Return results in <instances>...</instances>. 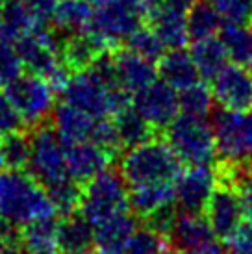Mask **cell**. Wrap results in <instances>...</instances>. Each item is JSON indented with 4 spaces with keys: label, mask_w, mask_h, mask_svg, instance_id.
<instances>
[{
    "label": "cell",
    "mask_w": 252,
    "mask_h": 254,
    "mask_svg": "<svg viewBox=\"0 0 252 254\" xmlns=\"http://www.w3.org/2000/svg\"><path fill=\"white\" fill-rule=\"evenodd\" d=\"M0 254H22L21 249L13 247V245H6V243H0Z\"/></svg>",
    "instance_id": "obj_44"
},
{
    "label": "cell",
    "mask_w": 252,
    "mask_h": 254,
    "mask_svg": "<svg viewBox=\"0 0 252 254\" xmlns=\"http://www.w3.org/2000/svg\"><path fill=\"white\" fill-rule=\"evenodd\" d=\"M126 2H130V4H133L135 7H139L141 11L145 13V19H147V6H148V0H126Z\"/></svg>",
    "instance_id": "obj_45"
},
{
    "label": "cell",
    "mask_w": 252,
    "mask_h": 254,
    "mask_svg": "<svg viewBox=\"0 0 252 254\" xmlns=\"http://www.w3.org/2000/svg\"><path fill=\"white\" fill-rule=\"evenodd\" d=\"M32 152L30 130H19L0 139V163L4 169H26Z\"/></svg>",
    "instance_id": "obj_31"
},
{
    "label": "cell",
    "mask_w": 252,
    "mask_h": 254,
    "mask_svg": "<svg viewBox=\"0 0 252 254\" xmlns=\"http://www.w3.org/2000/svg\"><path fill=\"white\" fill-rule=\"evenodd\" d=\"M47 193H49L58 215H67V213H72L78 210L80 195H82V184H78L76 180H72L69 177L62 182L47 188Z\"/></svg>",
    "instance_id": "obj_34"
},
{
    "label": "cell",
    "mask_w": 252,
    "mask_h": 254,
    "mask_svg": "<svg viewBox=\"0 0 252 254\" xmlns=\"http://www.w3.org/2000/svg\"><path fill=\"white\" fill-rule=\"evenodd\" d=\"M65 158H67L69 177L84 186L85 182L97 177L98 173L110 169L115 156L97 143L85 139V141L67 143Z\"/></svg>",
    "instance_id": "obj_14"
},
{
    "label": "cell",
    "mask_w": 252,
    "mask_h": 254,
    "mask_svg": "<svg viewBox=\"0 0 252 254\" xmlns=\"http://www.w3.org/2000/svg\"><path fill=\"white\" fill-rule=\"evenodd\" d=\"M165 141L171 145L182 165H211L217 158L213 127L208 117L178 113L167 128Z\"/></svg>",
    "instance_id": "obj_4"
},
{
    "label": "cell",
    "mask_w": 252,
    "mask_h": 254,
    "mask_svg": "<svg viewBox=\"0 0 252 254\" xmlns=\"http://www.w3.org/2000/svg\"><path fill=\"white\" fill-rule=\"evenodd\" d=\"M2 2H11V0H2Z\"/></svg>",
    "instance_id": "obj_49"
},
{
    "label": "cell",
    "mask_w": 252,
    "mask_h": 254,
    "mask_svg": "<svg viewBox=\"0 0 252 254\" xmlns=\"http://www.w3.org/2000/svg\"><path fill=\"white\" fill-rule=\"evenodd\" d=\"M93 226H95V253L125 254L128 241L137 228V217L132 212L125 210Z\"/></svg>",
    "instance_id": "obj_18"
},
{
    "label": "cell",
    "mask_w": 252,
    "mask_h": 254,
    "mask_svg": "<svg viewBox=\"0 0 252 254\" xmlns=\"http://www.w3.org/2000/svg\"><path fill=\"white\" fill-rule=\"evenodd\" d=\"M208 2L224 22L249 24L252 21V0H204Z\"/></svg>",
    "instance_id": "obj_36"
},
{
    "label": "cell",
    "mask_w": 252,
    "mask_h": 254,
    "mask_svg": "<svg viewBox=\"0 0 252 254\" xmlns=\"http://www.w3.org/2000/svg\"><path fill=\"white\" fill-rule=\"evenodd\" d=\"M106 50H110V47L102 39H98L89 30H82L63 41L60 54L63 64L69 67V71L78 72L85 71Z\"/></svg>",
    "instance_id": "obj_22"
},
{
    "label": "cell",
    "mask_w": 252,
    "mask_h": 254,
    "mask_svg": "<svg viewBox=\"0 0 252 254\" xmlns=\"http://www.w3.org/2000/svg\"><path fill=\"white\" fill-rule=\"evenodd\" d=\"M217 184L219 175L213 165H189L175 180L176 208L180 212L204 213Z\"/></svg>",
    "instance_id": "obj_10"
},
{
    "label": "cell",
    "mask_w": 252,
    "mask_h": 254,
    "mask_svg": "<svg viewBox=\"0 0 252 254\" xmlns=\"http://www.w3.org/2000/svg\"><path fill=\"white\" fill-rule=\"evenodd\" d=\"M4 95L21 113L26 128H34L50 119V113L56 106L58 93L47 78L28 71L19 74L11 84H7L4 87Z\"/></svg>",
    "instance_id": "obj_8"
},
{
    "label": "cell",
    "mask_w": 252,
    "mask_h": 254,
    "mask_svg": "<svg viewBox=\"0 0 252 254\" xmlns=\"http://www.w3.org/2000/svg\"><path fill=\"white\" fill-rule=\"evenodd\" d=\"M132 106L156 132L165 130L180 113L178 91L163 80H154L150 85L135 93L132 97Z\"/></svg>",
    "instance_id": "obj_12"
},
{
    "label": "cell",
    "mask_w": 252,
    "mask_h": 254,
    "mask_svg": "<svg viewBox=\"0 0 252 254\" xmlns=\"http://www.w3.org/2000/svg\"><path fill=\"white\" fill-rule=\"evenodd\" d=\"M56 251L58 254H91L95 251V226L78 210L60 215Z\"/></svg>",
    "instance_id": "obj_19"
},
{
    "label": "cell",
    "mask_w": 252,
    "mask_h": 254,
    "mask_svg": "<svg viewBox=\"0 0 252 254\" xmlns=\"http://www.w3.org/2000/svg\"><path fill=\"white\" fill-rule=\"evenodd\" d=\"M113 67H115L117 85L132 97L143 87H147L154 80H158L156 62L139 56L126 47L113 50Z\"/></svg>",
    "instance_id": "obj_15"
},
{
    "label": "cell",
    "mask_w": 252,
    "mask_h": 254,
    "mask_svg": "<svg viewBox=\"0 0 252 254\" xmlns=\"http://www.w3.org/2000/svg\"><path fill=\"white\" fill-rule=\"evenodd\" d=\"M158 76L165 84L175 87L176 91H182L189 85L196 84L200 80V72L196 69L189 50L182 49H167L163 56L156 62Z\"/></svg>",
    "instance_id": "obj_21"
},
{
    "label": "cell",
    "mask_w": 252,
    "mask_h": 254,
    "mask_svg": "<svg viewBox=\"0 0 252 254\" xmlns=\"http://www.w3.org/2000/svg\"><path fill=\"white\" fill-rule=\"evenodd\" d=\"M251 72H252V69H251Z\"/></svg>",
    "instance_id": "obj_53"
},
{
    "label": "cell",
    "mask_w": 252,
    "mask_h": 254,
    "mask_svg": "<svg viewBox=\"0 0 252 254\" xmlns=\"http://www.w3.org/2000/svg\"><path fill=\"white\" fill-rule=\"evenodd\" d=\"M93 7L89 0H58V6L52 15L50 26L67 39L72 34H78L89 26Z\"/></svg>",
    "instance_id": "obj_25"
},
{
    "label": "cell",
    "mask_w": 252,
    "mask_h": 254,
    "mask_svg": "<svg viewBox=\"0 0 252 254\" xmlns=\"http://www.w3.org/2000/svg\"><path fill=\"white\" fill-rule=\"evenodd\" d=\"M182 171V162L165 139L150 137L121 156L119 173L128 188L147 184L175 182Z\"/></svg>",
    "instance_id": "obj_2"
},
{
    "label": "cell",
    "mask_w": 252,
    "mask_h": 254,
    "mask_svg": "<svg viewBox=\"0 0 252 254\" xmlns=\"http://www.w3.org/2000/svg\"><path fill=\"white\" fill-rule=\"evenodd\" d=\"M60 215H45L21 226L19 249L22 254H58L56 234Z\"/></svg>",
    "instance_id": "obj_24"
},
{
    "label": "cell",
    "mask_w": 252,
    "mask_h": 254,
    "mask_svg": "<svg viewBox=\"0 0 252 254\" xmlns=\"http://www.w3.org/2000/svg\"><path fill=\"white\" fill-rule=\"evenodd\" d=\"M169 247L167 238L150 225L137 226L128 241L125 254H161Z\"/></svg>",
    "instance_id": "obj_35"
},
{
    "label": "cell",
    "mask_w": 252,
    "mask_h": 254,
    "mask_svg": "<svg viewBox=\"0 0 252 254\" xmlns=\"http://www.w3.org/2000/svg\"><path fill=\"white\" fill-rule=\"evenodd\" d=\"M211 93L223 110L245 112L252 108V72L245 65L228 64L211 78Z\"/></svg>",
    "instance_id": "obj_13"
},
{
    "label": "cell",
    "mask_w": 252,
    "mask_h": 254,
    "mask_svg": "<svg viewBox=\"0 0 252 254\" xmlns=\"http://www.w3.org/2000/svg\"><path fill=\"white\" fill-rule=\"evenodd\" d=\"M189 54H191L196 69L200 72V78H204V80H211L230 62L228 52H226V49H224V45L219 36H211V37L191 41Z\"/></svg>",
    "instance_id": "obj_26"
},
{
    "label": "cell",
    "mask_w": 252,
    "mask_h": 254,
    "mask_svg": "<svg viewBox=\"0 0 252 254\" xmlns=\"http://www.w3.org/2000/svg\"><path fill=\"white\" fill-rule=\"evenodd\" d=\"M204 215L217 240H230L239 226L245 223L238 186L230 182L217 184V188L213 190L208 204L204 208Z\"/></svg>",
    "instance_id": "obj_11"
},
{
    "label": "cell",
    "mask_w": 252,
    "mask_h": 254,
    "mask_svg": "<svg viewBox=\"0 0 252 254\" xmlns=\"http://www.w3.org/2000/svg\"><path fill=\"white\" fill-rule=\"evenodd\" d=\"M0 167H2V163H0Z\"/></svg>",
    "instance_id": "obj_52"
},
{
    "label": "cell",
    "mask_w": 252,
    "mask_h": 254,
    "mask_svg": "<svg viewBox=\"0 0 252 254\" xmlns=\"http://www.w3.org/2000/svg\"><path fill=\"white\" fill-rule=\"evenodd\" d=\"M19 130H26V123L22 121L21 113L11 104V100L0 93V139Z\"/></svg>",
    "instance_id": "obj_38"
},
{
    "label": "cell",
    "mask_w": 252,
    "mask_h": 254,
    "mask_svg": "<svg viewBox=\"0 0 252 254\" xmlns=\"http://www.w3.org/2000/svg\"><path fill=\"white\" fill-rule=\"evenodd\" d=\"M22 2L28 7L35 26H50L58 0H22Z\"/></svg>",
    "instance_id": "obj_39"
},
{
    "label": "cell",
    "mask_w": 252,
    "mask_h": 254,
    "mask_svg": "<svg viewBox=\"0 0 252 254\" xmlns=\"http://www.w3.org/2000/svg\"><path fill=\"white\" fill-rule=\"evenodd\" d=\"M184 11H176L171 7L160 6L154 0H148L147 21L154 28L165 49H182L189 41L188 19Z\"/></svg>",
    "instance_id": "obj_20"
},
{
    "label": "cell",
    "mask_w": 252,
    "mask_h": 254,
    "mask_svg": "<svg viewBox=\"0 0 252 254\" xmlns=\"http://www.w3.org/2000/svg\"><path fill=\"white\" fill-rule=\"evenodd\" d=\"M91 254H97V253H95V251H93V253H91Z\"/></svg>",
    "instance_id": "obj_50"
},
{
    "label": "cell",
    "mask_w": 252,
    "mask_h": 254,
    "mask_svg": "<svg viewBox=\"0 0 252 254\" xmlns=\"http://www.w3.org/2000/svg\"><path fill=\"white\" fill-rule=\"evenodd\" d=\"M95 123H97L95 117L87 115L78 108L70 106V104H65V102L56 104L50 113V125L54 127V130L65 145L89 139L93 128H95Z\"/></svg>",
    "instance_id": "obj_23"
},
{
    "label": "cell",
    "mask_w": 252,
    "mask_h": 254,
    "mask_svg": "<svg viewBox=\"0 0 252 254\" xmlns=\"http://www.w3.org/2000/svg\"><path fill=\"white\" fill-rule=\"evenodd\" d=\"M219 37L228 52L230 62L239 65H251L252 60V30L249 24L224 22Z\"/></svg>",
    "instance_id": "obj_28"
},
{
    "label": "cell",
    "mask_w": 252,
    "mask_h": 254,
    "mask_svg": "<svg viewBox=\"0 0 252 254\" xmlns=\"http://www.w3.org/2000/svg\"><path fill=\"white\" fill-rule=\"evenodd\" d=\"M226 243H228V247L243 249V251L252 253V223L245 221Z\"/></svg>",
    "instance_id": "obj_41"
},
{
    "label": "cell",
    "mask_w": 252,
    "mask_h": 254,
    "mask_svg": "<svg viewBox=\"0 0 252 254\" xmlns=\"http://www.w3.org/2000/svg\"><path fill=\"white\" fill-rule=\"evenodd\" d=\"M175 182L147 184L128 188V210L137 219L148 221L163 210L175 208Z\"/></svg>",
    "instance_id": "obj_17"
},
{
    "label": "cell",
    "mask_w": 252,
    "mask_h": 254,
    "mask_svg": "<svg viewBox=\"0 0 252 254\" xmlns=\"http://www.w3.org/2000/svg\"><path fill=\"white\" fill-rule=\"evenodd\" d=\"M58 95L62 97V102L82 110L95 119L113 117L123 108L132 104V95L119 85L106 84L89 69L72 72Z\"/></svg>",
    "instance_id": "obj_3"
},
{
    "label": "cell",
    "mask_w": 252,
    "mask_h": 254,
    "mask_svg": "<svg viewBox=\"0 0 252 254\" xmlns=\"http://www.w3.org/2000/svg\"><path fill=\"white\" fill-rule=\"evenodd\" d=\"M47 190L26 169L0 171V217L17 226L45 215H54Z\"/></svg>",
    "instance_id": "obj_1"
},
{
    "label": "cell",
    "mask_w": 252,
    "mask_h": 254,
    "mask_svg": "<svg viewBox=\"0 0 252 254\" xmlns=\"http://www.w3.org/2000/svg\"><path fill=\"white\" fill-rule=\"evenodd\" d=\"M2 11H4V2L0 0V19H2Z\"/></svg>",
    "instance_id": "obj_48"
},
{
    "label": "cell",
    "mask_w": 252,
    "mask_h": 254,
    "mask_svg": "<svg viewBox=\"0 0 252 254\" xmlns=\"http://www.w3.org/2000/svg\"><path fill=\"white\" fill-rule=\"evenodd\" d=\"M22 67L24 64L13 43L0 39V87H6L19 74H22Z\"/></svg>",
    "instance_id": "obj_37"
},
{
    "label": "cell",
    "mask_w": 252,
    "mask_h": 254,
    "mask_svg": "<svg viewBox=\"0 0 252 254\" xmlns=\"http://www.w3.org/2000/svg\"><path fill=\"white\" fill-rule=\"evenodd\" d=\"M213 135L217 156L224 163L251 167L252 165V108L245 112L221 110L213 117Z\"/></svg>",
    "instance_id": "obj_7"
},
{
    "label": "cell",
    "mask_w": 252,
    "mask_h": 254,
    "mask_svg": "<svg viewBox=\"0 0 252 254\" xmlns=\"http://www.w3.org/2000/svg\"><path fill=\"white\" fill-rule=\"evenodd\" d=\"M34 28L35 22L22 0L4 2V11H2V19H0V39L15 43Z\"/></svg>",
    "instance_id": "obj_29"
},
{
    "label": "cell",
    "mask_w": 252,
    "mask_h": 254,
    "mask_svg": "<svg viewBox=\"0 0 252 254\" xmlns=\"http://www.w3.org/2000/svg\"><path fill=\"white\" fill-rule=\"evenodd\" d=\"M182 254H224V249L217 240H211V241H208V243H204V245H198V247H195V249L184 251Z\"/></svg>",
    "instance_id": "obj_42"
},
{
    "label": "cell",
    "mask_w": 252,
    "mask_h": 254,
    "mask_svg": "<svg viewBox=\"0 0 252 254\" xmlns=\"http://www.w3.org/2000/svg\"><path fill=\"white\" fill-rule=\"evenodd\" d=\"M161 254H178V251H176V249H173V247H167Z\"/></svg>",
    "instance_id": "obj_47"
},
{
    "label": "cell",
    "mask_w": 252,
    "mask_h": 254,
    "mask_svg": "<svg viewBox=\"0 0 252 254\" xmlns=\"http://www.w3.org/2000/svg\"><path fill=\"white\" fill-rule=\"evenodd\" d=\"M178 104H180V113L184 115L208 117L213 110L215 99H213L211 87H208L202 80H198L196 84L178 91Z\"/></svg>",
    "instance_id": "obj_32"
},
{
    "label": "cell",
    "mask_w": 252,
    "mask_h": 254,
    "mask_svg": "<svg viewBox=\"0 0 252 254\" xmlns=\"http://www.w3.org/2000/svg\"><path fill=\"white\" fill-rule=\"evenodd\" d=\"M186 19H188L189 41L219 36V32L224 24L223 17L204 0H198L196 4H193V7L186 15Z\"/></svg>",
    "instance_id": "obj_30"
},
{
    "label": "cell",
    "mask_w": 252,
    "mask_h": 254,
    "mask_svg": "<svg viewBox=\"0 0 252 254\" xmlns=\"http://www.w3.org/2000/svg\"><path fill=\"white\" fill-rule=\"evenodd\" d=\"M156 4L165 7H171V9H176V11H184L188 13L189 9L193 7V4H196L198 0H154Z\"/></svg>",
    "instance_id": "obj_43"
},
{
    "label": "cell",
    "mask_w": 252,
    "mask_h": 254,
    "mask_svg": "<svg viewBox=\"0 0 252 254\" xmlns=\"http://www.w3.org/2000/svg\"><path fill=\"white\" fill-rule=\"evenodd\" d=\"M251 67H252V60H251Z\"/></svg>",
    "instance_id": "obj_51"
},
{
    "label": "cell",
    "mask_w": 252,
    "mask_h": 254,
    "mask_svg": "<svg viewBox=\"0 0 252 254\" xmlns=\"http://www.w3.org/2000/svg\"><path fill=\"white\" fill-rule=\"evenodd\" d=\"M165 238H167L169 247L176 249L178 253L195 249L211 240H217L204 213L180 212V210L175 213L165 232Z\"/></svg>",
    "instance_id": "obj_16"
},
{
    "label": "cell",
    "mask_w": 252,
    "mask_h": 254,
    "mask_svg": "<svg viewBox=\"0 0 252 254\" xmlns=\"http://www.w3.org/2000/svg\"><path fill=\"white\" fill-rule=\"evenodd\" d=\"M236 186H238L239 197H241L245 221L252 223V169L251 167L241 173V177H239Z\"/></svg>",
    "instance_id": "obj_40"
},
{
    "label": "cell",
    "mask_w": 252,
    "mask_h": 254,
    "mask_svg": "<svg viewBox=\"0 0 252 254\" xmlns=\"http://www.w3.org/2000/svg\"><path fill=\"white\" fill-rule=\"evenodd\" d=\"M128 210V184L119 171L106 169L82 186L78 212L91 225Z\"/></svg>",
    "instance_id": "obj_5"
},
{
    "label": "cell",
    "mask_w": 252,
    "mask_h": 254,
    "mask_svg": "<svg viewBox=\"0 0 252 254\" xmlns=\"http://www.w3.org/2000/svg\"><path fill=\"white\" fill-rule=\"evenodd\" d=\"M93 15L85 30L115 49L145 21V13L126 0H89Z\"/></svg>",
    "instance_id": "obj_9"
},
{
    "label": "cell",
    "mask_w": 252,
    "mask_h": 254,
    "mask_svg": "<svg viewBox=\"0 0 252 254\" xmlns=\"http://www.w3.org/2000/svg\"><path fill=\"white\" fill-rule=\"evenodd\" d=\"M112 119L115 123V127H117L123 148L135 147V145H139V143L154 137L156 134L154 128L148 125L147 121H145V117L132 104L123 108L121 112H117Z\"/></svg>",
    "instance_id": "obj_27"
},
{
    "label": "cell",
    "mask_w": 252,
    "mask_h": 254,
    "mask_svg": "<svg viewBox=\"0 0 252 254\" xmlns=\"http://www.w3.org/2000/svg\"><path fill=\"white\" fill-rule=\"evenodd\" d=\"M224 254H252V253H249V251H243V249L228 247V251H224Z\"/></svg>",
    "instance_id": "obj_46"
},
{
    "label": "cell",
    "mask_w": 252,
    "mask_h": 254,
    "mask_svg": "<svg viewBox=\"0 0 252 254\" xmlns=\"http://www.w3.org/2000/svg\"><path fill=\"white\" fill-rule=\"evenodd\" d=\"M125 47L147 60H152V62H158L163 56V52L167 50L150 24L147 26L141 24L139 28L133 30L132 34L126 37Z\"/></svg>",
    "instance_id": "obj_33"
},
{
    "label": "cell",
    "mask_w": 252,
    "mask_h": 254,
    "mask_svg": "<svg viewBox=\"0 0 252 254\" xmlns=\"http://www.w3.org/2000/svg\"><path fill=\"white\" fill-rule=\"evenodd\" d=\"M30 139H32V152L26 171L45 190L69 178L65 143L49 121L30 128Z\"/></svg>",
    "instance_id": "obj_6"
}]
</instances>
